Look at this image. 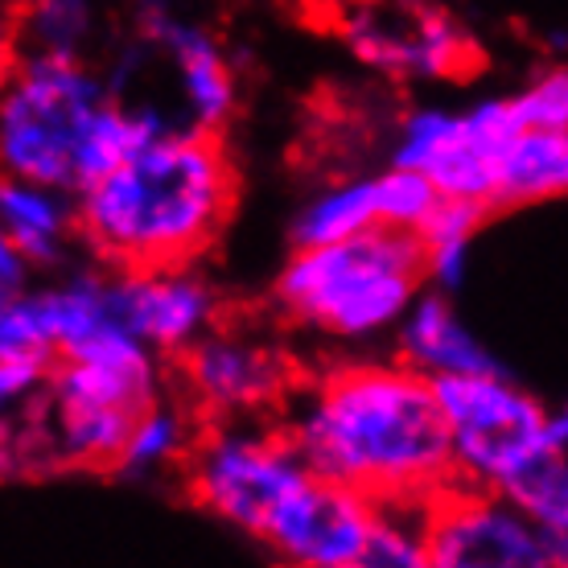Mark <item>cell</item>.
I'll return each mask as SVG.
<instances>
[{"label":"cell","mask_w":568,"mask_h":568,"mask_svg":"<svg viewBox=\"0 0 568 568\" xmlns=\"http://www.w3.org/2000/svg\"><path fill=\"white\" fill-rule=\"evenodd\" d=\"M281 428L317 478L375 507H428L454 486L433 379L399 358L334 355L293 384Z\"/></svg>","instance_id":"1"},{"label":"cell","mask_w":568,"mask_h":568,"mask_svg":"<svg viewBox=\"0 0 568 568\" xmlns=\"http://www.w3.org/2000/svg\"><path fill=\"white\" fill-rule=\"evenodd\" d=\"M240 202V165L219 132H144L74 194L79 247L103 268L202 264Z\"/></svg>","instance_id":"2"},{"label":"cell","mask_w":568,"mask_h":568,"mask_svg":"<svg viewBox=\"0 0 568 568\" xmlns=\"http://www.w3.org/2000/svg\"><path fill=\"white\" fill-rule=\"evenodd\" d=\"M161 124L115 95L100 62L26 50L0 62V173L79 194Z\"/></svg>","instance_id":"3"},{"label":"cell","mask_w":568,"mask_h":568,"mask_svg":"<svg viewBox=\"0 0 568 568\" xmlns=\"http://www.w3.org/2000/svg\"><path fill=\"white\" fill-rule=\"evenodd\" d=\"M420 288V240L413 231L371 227L322 247H293L272 281V305L288 329L329 355H358L392 342Z\"/></svg>","instance_id":"4"},{"label":"cell","mask_w":568,"mask_h":568,"mask_svg":"<svg viewBox=\"0 0 568 568\" xmlns=\"http://www.w3.org/2000/svg\"><path fill=\"white\" fill-rule=\"evenodd\" d=\"M108 54L112 67L103 74L115 95L132 91L149 74L165 79V95L156 108L178 129L223 136L240 112V67L227 42L170 0H141L132 9L129 33L120 38L115 29Z\"/></svg>","instance_id":"5"},{"label":"cell","mask_w":568,"mask_h":568,"mask_svg":"<svg viewBox=\"0 0 568 568\" xmlns=\"http://www.w3.org/2000/svg\"><path fill=\"white\" fill-rule=\"evenodd\" d=\"M310 474L313 469L301 462L281 425L264 416H235L199 428L182 483L206 515L260 540L281 503Z\"/></svg>","instance_id":"6"},{"label":"cell","mask_w":568,"mask_h":568,"mask_svg":"<svg viewBox=\"0 0 568 568\" xmlns=\"http://www.w3.org/2000/svg\"><path fill=\"white\" fill-rule=\"evenodd\" d=\"M454 486L507 490L540 454H565L548 445V404L519 387L503 367L433 379Z\"/></svg>","instance_id":"7"},{"label":"cell","mask_w":568,"mask_h":568,"mask_svg":"<svg viewBox=\"0 0 568 568\" xmlns=\"http://www.w3.org/2000/svg\"><path fill=\"white\" fill-rule=\"evenodd\" d=\"M524 120L515 115L511 95H483L469 108L416 103L399 115L392 165L420 170L440 199L478 202L495 211L498 165Z\"/></svg>","instance_id":"8"},{"label":"cell","mask_w":568,"mask_h":568,"mask_svg":"<svg viewBox=\"0 0 568 568\" xmlns=\"http://www.w3.org/2000/svg\"><path fill=\"white\" fill-rule=\"evenodd\" d=\"M346 50L396 83H449L478 67V42L440 0H342Z\"/></svg>","instance_id":"9"},{"label":"cell","mask_w":568,"mask_h":568,"mask_svg":"<svg viewBox=\"0 0 568 568\" xmlns=\"http://www.w3.org/2000/svg\"><path fill=\"white\" fill-rule=\"evenodd\" d=\"M173 363L182 375L185 404L206 420L281 413V404L297 384L293 355L281 342L260 329L227 326V322L202 334Z\"/></svg>","instance_id":"10"},{"label":"cell","mask_w":568,"mask_h":568,"mask_svg":"<svg viewBox=\"0 0 568 568\" xmlns=\"http://www.w3.org/2000/svg\"><path fill=\"white\" fill-rule=\"evenodd\" d=\"M433 568H565L568 544L548 540L507 495L445 486L425 507Z\"/></svg>","instance_id":"11"},{"label":"cell","mask_w":568,"mask_h":568,"mask_svg":"<svg viewBox=\"0 0 568 568\" xmlns=\"http://www.w3.org/2000/svg\"><path fill=\"white\" fill-rule=\"evenodd\" d=\"M112 272V305L120 322L165 363L190 351L202 334H211L227 297L202 264H156V268H108Z\"/></svg>","instance_id":"12"},{"label":"cell","mask_w":568,"mask_h":568,"mask_svg":"<svg viewBox=\"0 0 568 568\" xmlns=\"http://www.w3.org/2000/svg\"><path fill=\"white\" fill-rule=\"evenodd\" d=\"M375 503L310 474L272 515L260 544L281 568H342L367 540Z\"/></svg>","instance_id":"13"},{"label":"cell","mask_w":568,"mask_h":568,"mask_svg":"<svg viewBox=\"0 0 568 568\" xmlns=\"http://www.w3.org/2000/svg\"><path fill=\"white\" fill-rule=\"evenodd\" d=\"M38 301L54 338V363H115L136 358L144 346L112 305V272L103 264H62L50 281H38Z\"/></svg>","instance_id":"14"},{"label":"cell","mask_w":568,"mask_h":568,"mask_svg":"<svg viewBox=\"0 0 568 568\" xmlns=\"http://www.w3.org/2000/svg\"><path fill=\"white\" fill-rule=\"evenodd\" d=\"M396 358L420 371L425 379H449V375H474V371L503 367L495 351L469 326L454 297L437 288H420L416 301L404 310L396 334H392Z\"/></svg>","instance_id":"15"},{"label":"cell","mask_w":568,"mask_h":568,"mask_svg":"<svg viewBox=\"0 0 568 568\" xmlns=\"http://www.w3.org/2000/svg\"><path fill=\"white\" fill-rule=\"evenodd\" d=\"M0 231L38 268V276L58 272L79 243L74 194L58 190V185L0 173Z\"/></svg>","instance_id":"16"},{"label":"cell","mask_w":568,"mask_h":568,"mask_svg":"<svg viewBox=\"0 0 568 568\" xmlns=\"http://www.w3.org/2000/svg\"><path fill=\"white\" fill-rule=\"evenodd\" d=\"M17 50L45 58L95 62L115 38L108 0H17Z\"/></svg>","instance_id":"17"},{"label":"cell","mask_w":568,"mask_h":568,"mask_svg":"<svg viewBox=\"0 0 568 568\" xmlns=\"http://www.w3.org/2000/svg\"><path fill=\"white\" fill-rule=\"evenodd\" d=\"M199 428V413L185 399L165 392V396H156L153 404H144L141 413L132 416L112 469H120L132 483H156V478L182 474Z\"/></svg>","instance_id":"18"},{"label":"cell","mask_w":568,"mask_h":568,"mask_svg":"<svg viewBox=\"0 0 568 568\" xmlns=\"http://www.w3.org/2000/svg\"><path fill=\"white\" fill-rule=\"evenodd\" d=\"M568 129H519L503 153L495 182V211H524L565 199Z\"/></svg>","instance_id":"19"},{"label":"cell","mask_w":568,"mask_h":568,"mask_svg":"<svg viewBox=\"0 0 568 568\" xmlns=\"http://www.w3.org/2000/svg\"><path fill=\"white\" fill-rule=\"evenodd\" d=\"M371 227H379V214H375L371 173H363V178H334L317 185L297 206L288 235H293V247H322V243L363 235Z\"/></svg>","instance_id":"20"},{"label":"cell","mask_w":568,"mask_h":568,"mask_svg":"<svg viewBox=\"0 0 568 568\" xmlns=\"http://www.w3.org/2000/svg\"><path fill=\"white\" fill-rule=\"evenodd\" d=\"M342 568H433L425 507H375L367 540Z\"/></svg>","instance_id":"21"},{"label":"cell","mask_w":568,"mask_h":568,"mask_svg":"<svg viewBox=\"0 0 568 568\" xmlns=\"http://www.w3.org/2000/svg\"><path fill=\"white\" fill-rule=\"evenodd\" d=\"M548 540L568 544V454H540L503 490Z\"/></svg>","instance_id":"22"},{"label":"cell","mask_w":568,"mask_h":568,"mask_svg":"<svg viewBox=\"0 0 568 568\" xmlns=\"http://www.w3.org/2000/svg\"><path fill=\"white\" fill-rule=\"evenodd\" d=\"M371 190H375V214H379V227L392 231H420V223L428 219V211L437 206V190L420 170L408 165H392L387 170L371 173Z\"/></svg>","instance_id":"23"},{"label":"cell","mask_w":568,"mask_h":568,"mask_svg":"<svg viewBox=\"0 0 568 568\" xmlns=\"http://www.w3.org/2000/svg\"><path fill=\"white\" fill-rule=\"evenodd\" d=\"M0 358L38 371L54 367V338H50V326H45L38 288H29L9 305H0Z\"/></svg>","instance_id":"24"},{"label":"cell","mask_w":568,"mask_h":568,"mask_svg":"<svg viewBox=\"0 0 568 568\" xmlns=\"http://www.w3.org/2000/svg\"><path fill=\"white\" fill-rule=\"evenodd\" d=\"M511 103L524 129H568V71L560 62L544 67L536 79L511 91Z\"/></svg>","instance_id":"25"},{"label":"cell","mask_w":568,"mask_h":568,"mask_svg":"<svg viewBox=\"0 0 568 568\" xmlns=\"http://www.w3.org/2000/svg\"><path fill=\"white\" fill-rule=\"evenodd\" d=\"M42 384H45V371L0 358V428H13L26 420V413L42 396Z\"/></svg>","instance_id":"26"},{"label":"cell","mask_w":568,"mask_h":568,"mask_svg":"<svg viewBox=\"0 0 568 568\" xmlns=\"http://www.w3.org/2000/svg\"><path fill=\"white\" fill-rule=\"evenodd\" d=\"M33 284H38V268H33L13 243H9V235L0 231V305H9L13 297L29 293Z\"/></svg>","instance_id":"27"},{"label":"cell","mask_w":568,"mask_h":568,"mask_svg":"<svg viewBox=\"0 0 568 568\" xmlns=\"http://www.w3.org/2000/svg\"><path fill=\"white\" fill-rule=\"evenodd\" d=\"M21 466V457H17V440L9 428H0V474H13Z\"/></svg>","instance_id":"28"},{"label":"cell","mask_w":568,"mask_h":568,"mask_svg":"<svg viewBox=\"0 0 568 568\" xmlns=\"http://www.w3.org/2000/svg\"><path fill=\"white\" fill-rule=\"evenodd\" d=\"M17 13V0H0V17H13Z\"/></svg>","instance_id":"29"}]
</instances>
